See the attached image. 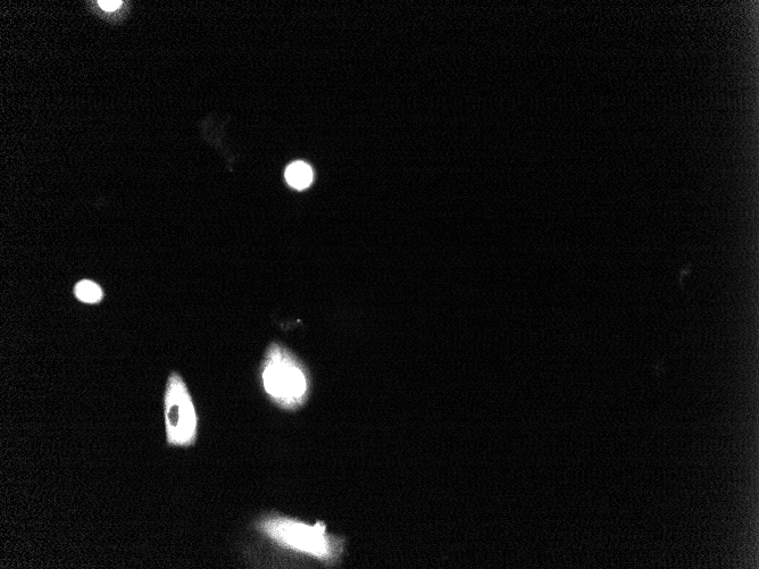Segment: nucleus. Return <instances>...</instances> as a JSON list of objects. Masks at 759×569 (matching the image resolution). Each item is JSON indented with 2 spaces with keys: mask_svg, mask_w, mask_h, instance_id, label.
<instances>
[{
  "mask_svg": "<svg viewBox=\"0 0 759 569\" xmlns=\"http://www.w3.org/2000/svg\"><path fill=\"white\" fill-rule=\"evenodd\" d=\"M98 5L105 12H114L116 10H119L122 2H116V0H107V2H98Z\"/></svg>",
  "mask_w": 759,
  "mask_h": 569,
  "instance_id": "6",
  "label": "nucleus"
},
{
  "mask_svg": "<svg viewBox=\"0 0 759 569\" xmlns=\"http://www.w3.org/2000/svg\"><path fill=\"white\" fill-rule=\"evenodd\" d=\"M256 530L278 547L318 560L325 566L340 563L346 540L331 534L324 522L310 524L280 513L265 514L255 523Z\"/></svg>",
  "mask_w": 759,
  "mask_h": 569,
  "instance_id": "1",
  "label": "nucleus"
},
{
  "mask_svg": "<svg viewBox=\"0 0 759 569\" xmlns=\"http://www.w3.org/2000/svg\"><path fill=\"white\" fill-rule=\"evenodd\" d=\"M74 295L82 303L86 304H98L104 297L103 290L99 287V284L90 280L78 282L74 288Z\"/></svg>",
  "mask_w": 759,
  "mask_h": 569,
  "instance_id": "5",
  "label": "nucleus"
},
{
  "mask_svg": "<svg viewBox=\"0 0 759 569\" xmlns=\"http://www.w3.org/2000/svg\"><path fill=\"white\" fill-rule=\"evenodd\" d=\"M166 442L171 447H193L198 437V415L185 380L172 372L164 395Z\"/></svg>",
  "mask_w": 759,
  "mask_h": 569,
  "instance_id": "3",
  "label": "nucleus"
},
{
  "mask_svg": "<svg viewBox=\"0 0 759 569\" xmlns=\"http://www.w3.org/2000/svg\"><path fill=\"white\" fill-rule=\"evenodd\" d=\"M285 177L291 188L302 191L311 187L314 181V172L307 163L294 162L287 167Z\"/></svg>",
  "mask_w": 759,
  "mask_h": 569,
  "instance_id": "4",
  "label": "nucleus"
},
{
  "mask_svg": "<svg viewBox=\"0 0 759 569\" xmlns=\"http://www.w3.org/2000/svg\"><path fill=\"white\" fill-rule=\"evenodd\" d=\"M261 380L266 396L286 412H296L310 398L311 375L308 368L281 343L272 342L266 350Z\"/></svg>",
  "mask_w": 759,
  "mask_h": 569,
  "instance_id": "2",
  "label": "nucleus"
}]
</instances>
